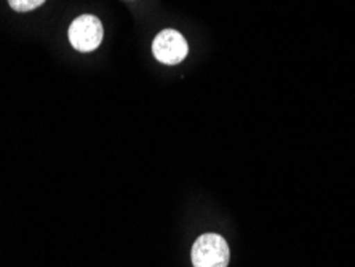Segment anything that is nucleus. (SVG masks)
I'll return each instance as SVG.
<instances>
[{"label":"nucleus","mask_w":355,"mask_h":267,"mask_svg":"<svg viewBox=\"0 0 355 267\" xmlns=\"http://www.w3.org/2000/svg\"><path fill=\"white\" fill-rule=\"evenodd\" d=\"M45 0H8L10 7L17 12H31V10L40 7Z\"/></svg>","instance_id":"obj_4"},{"label":"nucleus","mask_w":355,"mask_h":267,"mask_svg":"<svg viewBox=\"0 0 355 267\" xmlns=\"http://www.w3.org/2000/svg\"><path fill=\"white\" fill-rule=\"evenodd\" d=\"M154 56L160 62L168 66L180 64V62L187 56L189 46H187L186 39L182 37L181 33L173 29H165L159 33L157 37L154 39L153 44Z\"/></svg>","instance_id":"obj_3"},{"label":"nucleus","mask_w":355,"mask_h":267,"mask_svg":"<svg viewBox=\"0 0 355 267\" xmlns=\"http://www.w3.org/2000/svg\"><path fill=\"white\" fill-rule=\"evenodd\" d=\"M69 42L76 50L88 53L96 50L103 42V24L93 15H82L72 21L69 28Z\"/></svg>","instance_id":"obj_2"},{"label":"nucleus","mask_w":355,"mask_h":267,"mask_svg":"<svg viewBox=\"0 0 355 267\" xmlns=\"http://www.w3.org/2000/svg\"><path fill=\"white\" fill-rule=\"evenodd\" d=\"M231 259L229 245L221 235L203 234L192 247L194 267H227Z\"/></svg>","instance_id":"obj_1"}]
</instances>
